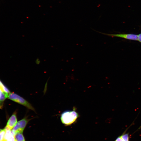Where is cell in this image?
<instances>
[{"mask_svg": "<svg viewBox=\"0 0 141 141\" xmlns=\"http://www.w3.org/2000/svg\"><path fill=\"white\" fill-rule=\"evenodd\" d=\"M125 132H124L121 135V138L124 141H129V137L128 133H125Z\"/></svg>", "mask_w": 141, "mask_h": 141, "instance_id": "ba28073f", "label": "cell"}, {"mask_svg": "<svg viewBox=\"0 0 141 141\" xmlns=\"http://www.w3.org/2000/svg\"><path fill=\"white\" fill-rule=\"evenodd\" d=\"M8 98L26 107L29 109L35 111L34 109L29 102L16 94L10 92L9 94Z\"/></svg>", "mask_w": 141, "mask_h": 141, "instance_id": "7a4b0ae2", "label": "cell"}, {"mask_svg": "<svg viewBox=\"0 0 141 141\" xmlns=\"http://www.w3.org/2000/svg\"><path fill=\"white\" fill-rule=\"evenodd\" d=\"M5 141V140H3V141Z\"/></svg>", "mask_w": 141, "mask_h": 141, "instance_id": "5bb4252c", "label": "cell"}, {"mask_svg": "<svg viewBox=\"0 0 141 141\" xmlns=\"http://www.w3.org/2000/svg\"><path fill=\"white\" fill-rule=\"evenodd\" d=\"M78 117V113L75 110H68L62 114L61 120L63 124L69 125L73 123Z\"/></svg>", "mask_w": 141, "mask_h": 141, "instance_id": "6da1fadb", "label": "cell"}, {"mask_svg": "<svg viewBox=\"0 0 141 141\" xmlns=\"http://www.w3.org/2000/svg\"><path fill=\"white\" fill-rule=\"evenodd\" d=\"M138 40L141 43V33L138 35Z\"/></svg>", "mask_w": 141, "mask_h": 141, "instance_id": "8fae6325", "label": "cell"}, {"mask_svg": "<svg viewBox=\"0 0 141 141\" xmlns=\"http://www.w3.org/2000/svg\"><path fill=\"white\" fill-rule=\"evenodd\" d=\"M15 141H25L22 132H18L14 134Z\"/></svg>", "mask_w": 141, "mask_h": 141, "instance_id": "8992f818", "label": "cell"}, {"mask_svg": "<svg viewBox=\"0 0 141 141\" xmlns=\"http://www.w3.org/2000/svg\"><path fill=\"white\" fill-rule=\"evenodd\" d=\"M2 129H0V132L1 131Z\"/></svg>", "mask_w": 141, "mask_h": 141, "instance_id": "4fadbf2b", "label": "cell"}, {"mask_svg": "<svg viewBox=\"0 0 141 141\" xmlns=\"http://www.w3.org/2000/svg\"><path fill=\"white\" fill-rule=\"evenodd\" d=\"M35 63L37 64H39L40 63V61L39 59L37 58L35 61Z\"/></svg>", "mask_w": 141, "mask_h": 141, "instance_id": "7c38bea8", "label": "cell"}, {"mask_svg": "<svg viewBox=\"0 0 141 141\" xmlns=\"http://www.w3.org/2000/svg\"><path fill=\"white\" fill-rule=\"evenodd\" d=\"M5 133V131L4 128L2 129L0 132V141L3 140Z\"/></svg>", "mask_w": 141, "mask_h": 141, "instance_id": "9c48e42d", "label": "cell"}, {"mask_svg": "<svg viewBox=\"0 0 141 141\" xmlns=\"http://www.w3.org/2000/svg\"><path fill=\"white\" fill-rule=\"evenodd\" d=\"M29 121L26 117L17 122L12 131L14 134L17 132H22Z\"/></svg>", "mask_w": 141, "mask_h": 141, "instance_id": "3957f363", "label": "cell"}, {"mask_svg": "<svg viewBox=\"0 0 141 141\" xmlns=\"http://www.w3.org/2000/svg\"><path fill=\"white\" fill-rule=\"evenodd\" d=\"M16 114V112L14 113L7 122L6 126L8 127L10 130L14 127L17 123Z\"/></svg>", "mask_w": 141, "mask_h": 141, "instance_id": "5b68a950", "label": "cell"}, {"mask_svg": "<svg viewBox=\"0 0 141 141\" xmlns=\"http://www.w3.org/2000/svg\"><path fill=\"white\" fill-rule=\"evenodd\" d=\"M99 33L112 37H117L134 40H138V35L133 34H111Z\"/></svg>", "mask_w": 141, "mask_h": 141, "instance_id": "277c9868", "label": "cell"}, {"mask_svg": "<svg viewBox=\"0 0 141 141\" xmlns=\"http://www.w3.org/2000/svg\"><path fill=\"white\" fill-rule=\"evenodd\" d=\"M115 141H124V140H122L121 136H120L118 137Z\"/></svg>", "mask_w": 141, "mask_h": 141, "instance_id": "30bf717a", "label": "cell"}, {"mask_svg": "<svg viewBox=\"0 0 141 141\" xmlns=\"http://www.w3.org/2000/svg\"><path fill=\"white\" fill-rule=\"evenodd\" d=\"M0 88L4 93L8 95L10 93L9 90L3 84L0 80Z\"/></svg>", "mask_w": 141, "mask_h": 141, "instance_id": "52a82bcc", "label": "cell"}]
</instances>
